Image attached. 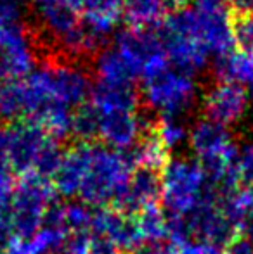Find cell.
Here are the masks:
<instances>
[{
  "mask_svg": "<svg viewBox=\"0 0 253 254\" xmlns=\"http://www.w3.org/2000/svg\"><path fill=\"white\" fill-rule=\"evenodd\" d=\"M238 175L240 182L253 187V140L247 142L238 152Z\"/></svg>",
  "mask_w": 253,
  "mask_h": 254,
  "instance_id": "obj_24",
  "label": "cell"
},
{
  "mask_svg": "<svg viewBox=\"0 0 253 254\" xmlns=\"http://www.w3.org/2000/svg\"><path fill=\"white\" fill-rule=\"evenodd\" d=\"M234 30H236V44L240 45V51L253 56V16L240 17L234 23Z\"/></svg>",
  "mask_w": 253,
  "mask_h": 254,
  "instance_id": "obj_25",
  "label": "cell"
},
{
  "mask_svg": "<svg viewBox=\"0 0 253 254\" xmlns=\"http://www.w3.org/2000/svg\"><path fill=\"white\" fill-rule=\"evenodd\" d=\"M90 144L92 142H75L70 149L64 151L61 168L52 180L54 190L59 197L70 199L78 195L90 163Z\"/></svg>",
  "mask_w": 253,
  "mask_h": 254,
  "instance_id": "obj_12",
  "label": "cell"
},
{
  "mask_svg": "<svg viewBox=\"0 0 253 254\" xmlns=\"http://www.w3.org/2000/svg\"><path fill=\"white\" fill-rule=\"evenodd\" d=\"M248 92H250L248 95H252V99H253V83L250 85V87H248Z\"/></svg>",
  "mask_w": 253,
  "mask_h": 254,
  "instance_id": "obj_32",
  "label": "cell"
},
{
  "mask_svg": "<svg viewBox=\"0 0 253 254\" xmlns=\"http://www.w3.org/2000/svg\"><path fill=\"white\" fill-rule=\"evenodd\" d=\"M23 0H0V33L17 24H23Z\"/></svg>",
  "mask_w": 253,
  "mask_h": 254,
  "instance_id": "obj_23",
  "label": "cell"
},
{
  "mask_svg": "<svg viewBox=\"0 0 253 254\" xmlns=\"http://www.w3.org/2000/svg\"><path fill=\"white\" fill-rule=\"evenodd\" d=\"M63 157H64V151H63L61 142L51 137L47 140V144L42 147V151L38 152L31 173L44 178V180L52 182L56 177V173L59 171V168H61Z\"/></svg>",
  "mask_w": 253,
  "mask_h": 254,
  "instance_id": "obj_20",
  "label": "cell"
},
{
  "mask_svg": "<svg viewBox=\"0 0 253 254\" xmlns=\"http://www.w3.org/2000/svg\"><path fill=\"white\" fill-rule=\"evenodd\" d=\"M212 189L198 159L172 157L162 170V202L169 214H191Z\"/></svg>",
  "mask_w": 253,
  "mask_h": 254,
  "instance_id": "obj_4",
  "label": "cell"
},
{
  "mask_svg": "<svg viewBox=\"0 0 253 254\" xmlns=\"http://www.w3.org/2000/svg\"><path fill=\"white\" fill-rule=\"evenodd\" d=\"M92 209L94 207L82 202L80 199L64 204V221H66L68 234H73V232H90Z\"/></svg>",
  "mask_w": 253,
  "mask_h": 254,
  "instance_id": "obj_22",
  "label": "cell"
},
{
  "mask_svg": "<svg viewBox=\"0 0 253 254\" xmlns=\"http://www.w3.org/2000/svg\"><path fill=\"white\" fill-rule=\"evenodd\" d=\"M172 3L173 0H122V16L128 28L156 30L172 12Z\"/></svg>",
  "mask_w": 253,
  "mask_h": 254,
  "instance_id": "obj_14",
  "label": "cell"
},
{
  "mask_svg": "<svg viewBox=\"0 0 253 254\" xmlns=\"http://www.w3.org/2000/svg\"><path fill=\"white\" fill-rule=\"evenodd\" d=\"M231 12L238 14L240 17L253 16V0H227Z\"/></svg>",
  "mask_w": 253,
  "mask_h": 254,
  "instance_id": "obj_30",
  "label": "cell"
},
{
  "mask_svg": "<svg viewBox=\"0 0 253 254\" xmlns=\"http://www.w3.org/2000/svg\"><path fill=\"white\" fill-rule=\"evenodd\" d=\"M85 254H88V251H87V253H85Z\"/></svg>",
  "mask_w": 253,
  "mask_h": 254,
  "instance_id": "obj_33",
  "label": "cell"
},
{
  "mask_svg": "<svg viewBox=\"0 0 253 254\" xmlns=\"http://www.w3.org/2000/svg\"><path fill=\"white\" fill-rule=\"evenodd\" d=\"M88 104L95 111H111V109H125L137 111L141 109V95L135 87L127 85H109L95 81L90 92Z\"/></svg>",
  "mask_w": 253,
  "mask_h": 254,
  "instance_id": "obj_15",
  "label": "cell"
},
{
  "mask_svg": "<svg viewBox=\"0 0 253 254\" xmlns=\"http://www.w3.org/2000/svg\"><path fill=\"white\" fill-rule=\"evenodd\" d=\"M184 220H186L191 241L194 239L196 242H205V244L220 248L236 239L238 228L224 211L217 189H212L205 201L191 214L184 216Z\"/></svg>",
  "mask_w": 253,
  "mask_h": 254,
  "instance_id": "obj_7",
  "label": "cell"
},
{
  "mask_svg": "<svg viewBox=\"0 0 253 254\" xmlns=\"http://www.w3.org/2000/svg\"><path fill=\"white\" fill-rule=\"evenodd\" d=\"M95 114H97L99 142L116 151H125L132 147L155 127V123L146 116L142 109L95 111Z\"/></svg>",
  "mask_w": 253,
  "mask_h": 254,
  "instance_id": "obj_8",
  "label": "cell"
},
{
  "mask_svg": "<svg viewBox=\"0 0 253 254\" xmlns=\"http://www.w3.org/2000/svg\"><path fill=\"white\" fill-rule=\"evenodd\" d=\"M7 130V161L16 177L31 173L35 159L42 151L51 135L40 127L28 121L10 123Z\"/></svg>",
  "mask_w": 253,
  "mask_h": 254,
  "instance_id": "obj_10",
  "label": "cell"
},
{
  "mask_svg": "<svg viewBox=\"0 0 253 254\" xmlns=\"http://www.w3.org/2000/svg\"><path fill=\"white\" fill-rule=\"evenodd\" d=\"M94 69L97 81L109 85L135 87L141 80V71L116 45L109 44L95 54Z\"/></svg>",
  "mask_w": 253,
  "mask_h": 254,
  "instance_id": "obj_13",
  "label": "cell"
},
{
  "mask_svg": "<svg viewBox=\"0 0 253 254\" xmlns=\"http://www.w3.org/2000/svg\"><path fill=\"white\" fill-rule=\"evenodd\" d=\"M245 234H247V239H250V241L253 242V211L250 214V220L247 221V225H245Z\"/></svg>",
  "mask_w": 253,
  "mask_h": 254,
  "instance_id": "obj_31",
  "label": "cell"
},
{
  "mask_svg": "<svg viewBox=\"0 0 253 254\" xmlns=\"http://www.w3.org/2000/svg\"><path fill=\"white\" fill-rule=\"evenodd\" d=\"M213 73L219 81L250 87L253 83V56L243 51H233L213 61Z\"/></svg>",
  "mask_w": 253,
  "mask_h": 254,
  "instance_id": "obj_16",
  "label": "cell"
},
{
  "mask_svg": "<svg viewBox=\"0 0 253 254\" xmlns=\"http://www.w3.org/2000/svg\"><path fill=\"white\" fill-rule=\"evenodd\" d=\"M130 168L123 159L122 151H116L101 142L90 144V163L78 197L88 206H109L116 190L130 177Z\"/></svg>",
  "mask_w": 253,
  "mask_h": 254,
  "instance_id": "obj_5",
  "label": "cell"
},
{
  "mask_svg": "<svg viewBox=\"0 0 253 254\" xmlns=\"http://www.w3.org/2000/svg\"><path fill=\"white\" fill-rule=\"evenodd\" d=\"M92 87L88 71L77 63L38 64L24 78L0 83V120L33 123L63 144L71 137L75 109L88 102Z\"/></svg>",
  "mask_w": 253,
  "mask_h": 254,
  "instance_id": "obj_1",
  "label": "cell"
},
{
  "mask_svg": "<svg viewBox=\"0 0 253 254\" xmlns=\"http://www.w3.org/2000/svg\"><path fill=\"white\" fill-rule=\"evenodd\" d=\"M141 102L158 118H182L198 99L194 74L167 66L141 80Z\"/></svg>",
  "mask_w": 253,
  "mask_h": 254,
  "instance_id": "obj_3",
  "label": "cell"
},
{
  "mask_svg": "<svg viewBox=\"0 0 253 254\" xmlns=\"http://www.w3.org/2000/svg\"><path fill=\"white\" fill-rule=\"evenodd\" d=\"M156 31L198 45L213 61L236 51L238 45L233 16L224 5H182L172 10Z\"/></svg>",
  "mask_w": 253,
  "mask_h": 254,
  "instance_id": "obj_2",
  "label": "cell"
},
{
  "mask_svg": "<svg viewBox=\"0 0 253 254\" xmlns=\"http://www.w3.org/2000/svg\"><path fill=\"white\" fill-rule=\"evenodd\" d=\"M177 248L170 242H141L128 254H175Z\"/></svg>",
  "mask_w": 253,
  "mask_h": 254,
  "instance_id": "obj_27",
  "label": "cell"
},
{
  "mask_svg": "<svg viewBox=\"0 0 253 254\" xmlns=\"http://www.w3.org/2000/svg\"><path fill=\"white\" fill-rule=\"evenodd\" d=\"M71 137L75 142H95L97 138V114L88 102L75 109Z\"/></svg>",
  "mask_w": 253,
  "mask_h": 254,
  "instance_id": "obj_21",
  "label": "cell"
},
{
  "mask_svg": "<svg viewBox=\"0 0 253 254\" xmlns=\"http://www.w3.org/2000/svg\"><path fill=\"white\" fill-rule=\"evenodd\" d=\"M224 254H253V242L247 237L234 239L227 244V249Z\"/></svg>",
  "mask_w": 253,
  "mask_h": 254,
  "instance_id": "obj_29",
  "label": "cell"
},
{
  "mask_svg": "<svg viewBox=\"0 0 253 254\" xmlns=\"http://www.w3.org/2000/svg\"><path fill=\"white\" fill-rule=\"evenodd\" d=\"M153 131L169 152L187 144L189 138V127L184 123L182 118H158V121H155Z\"/></svg>",
  "mask_w": 253,
  "mask_h": 254,
  "instance_id": "obj_18",
  "label": "cell"
},
{
  "mask_svg": "<svg viewBox=\"0 0 253 254\" xmlns=\"http://www.w3.org/2000/svg\"><path fill=\"white\" fill-rule=\"evenodd\" d=\"M141 230L142 242H169V225L167 213L160 206L146 207L135 216Z\"/></svg>",
  "mask_w": 253,
  "mask_h": 254,
  "instance_id": "obj_17",
  "label": "cell"
},
{
  "mask_svg": "<svg viewBox=\"0 0 253 254\" xmlns=\"http://www.w3.org/2000/svg\"><path fill=\"white\" fill-rule=\"evenodd\" d=\"M175 254H224V251L217 246L205 244V242H187V244L180 246L175 251Z\"/></svg>",
  "mask_w": 253,
  "mask_h": 254,
  "instance_id": "obj_28",
  "label": "cell"
},
{
  "mask_svg": "<svg viewBox=\"0 0 253 254\" xmlns=\"http://www.w3.org/2000/svg\"><path fill=\"white\" fill-rule=\"evenodd\" d=\"M250 95L241 85L219 81L203 97L205 118L217 125L229 128L240 123L248 111Z\"/></svg>",
  "mask_w": 253,
  "mask_h": 254,
  "instance_id": "obj_11",
  "label": "cell"
},
{
  "mask_svg": "<svg viewBox=\"0 0 253 254\" xmlns=\"http://www.w3.org/2000/svg\"><path fill=\"white\" fill-rule=\"evenodd\" d=\"M56 195L52 182L35 173L17 177L12 192V228L16 239L30 242L38 234L45 207Z\"/></svg>",
  "mask_w": 253,
  "mask_h": 254,
  "instance_id": "obj_6",
  "label": "cell"
},
{
  "mask_svg": "<svg viewBox=\"0 0 253 254\" xmlns=\"http://www.w3.org/2000/svg\"><path fill=\"white\" fill-rule=\"evenodd\" d=\"M85 19H104L118 23L122 17V0H68Z\"/></svg>",
  "mask_w": 253,
  "mask_h": 254,
  "instance_id": "obj_19",
  "label": "cell"
},
{
  "mask_svg": "<svg viewBox=\"0 0 253 254\" xmlns=\"http://www.w3.org/2000/svg\"><path fill=\"white\" fill-rule=\"evenodd\" d=\"M88 254H122L111 239L104 234H90L88 237Z\"/></svg>",
  "mask_w": 253,
  "mask_h": 254,
  "instance_id": "obj_26",
  "label": "cell"
},
{
  "mask_svg": "<svg viewBox=\"0 0 253 254\" xmlns=\"http://www.w3.org/2000/svg\"><path fill=\"white\" fill-rule=\"evenodd\" d=\"M37 66V40L26 24H17L0 33V83L24 78Z\"/></svg>",
  "mask_w": 253,
  "mask_h": 254,
  "instance_id": "obj_9",
  "label": "cell"
}]
</instances>
